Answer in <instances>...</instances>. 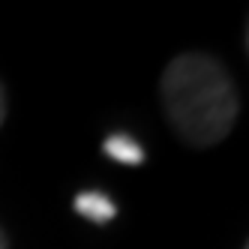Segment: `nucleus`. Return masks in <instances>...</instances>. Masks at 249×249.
Masks as SVG:
<instances>
[{
    "label": "nucleus",
    "mask_w": 249,
    "mask_h": 249,
    "mask_svg": "<svg viewBox=\"0 0 249 249\" xmlns=\"http://www.w3.org/2000/svg\"><path fill=\"white\" fill-rule=\"evenodd\" d=\"M75 210L81 213V216L93 219V222H108V219H114V213H117L114 201L105 198L102 192H81L75 198Z\"/></svg>",
    "instance_id": "nucleus-2"
},
{
    "label": "nucleus",
    "mask_w": 249,
    "mask_h": 249,
    "mask_svg": "<svg viewBox=\"0 0 249 249\" xmlns=\"http://www.w3.org/2000/svg\"><path fill=\"white\" fill-rule=\"evenodd\" d=\"M0 249H6V237H3V231H0Z\"/></svg>",
    "instance_id": "nucleus-5"
},
{
    "label": "nucleus",
    "mask_w": 249,
    "mask_h": 249,
    "mask_svg": "<svg viewBox=\"0 0 249 249\" xmlns=\"http://www.w3.org/2000/svg\"><path fill=\"white\" fill-rule=\"evenodd\" d=\"M105 153H108L114 162H123V165H141L144 162V150H141V144H135L129 135H111L105 141Z\"/></svg>",
    "instance_id": "nucleus-3"
},
{
    "label": "nucleus",
    "mask_w": 249,
    "mask_h": 249,
    "mask_svg": "<svg viewBox=\"0 0 249 249\" xmlns=\"http://www.w3.org/2000/svg\"><path fill=\"white\" fill-rule=\"evenodd\" d=\"M162 102L171 126L192 147L222 141L237 120V93L210 54H180L162 72Z\"/></svg>",
    "instance_id": "nucleus-1"
},
{
    "label": "nucleus",
    "mask_w": 249,
    "mask_h": 249,
    "mask_svg": "<svg viewBox=\"0 0 249 249\" xmlns=\"http://www.w3.org/2000/svg\"><path fill=\"white\" fill-rule=\"evenodd\" d=\"M3 114H6V96H3V87H0V123H3Z\"/></svg>",
    "instance_id": "nucleus-4"
}]
</instances>
